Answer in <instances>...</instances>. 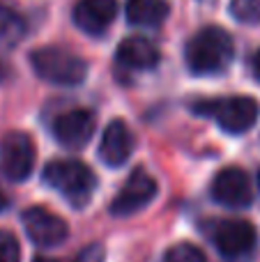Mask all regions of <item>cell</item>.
Segmentation results:
<instances>
[{"label": "cell", "mask_w": 260, "mask_h": 262, "mask_svg": "<svg viewBox=\"0 0 260 262\" xmlns=\"http://www.w3.org/2000/svg\"><path fill=\"white\" fill-rule=\"evenodd\" d=\"M235 55L233 37L224 30V28H203L201 32L191 37L187 44L184 58H187V67L196 76H212V74H221L228 69Z\"/></svg>", "instance_id": "cell-1"}, {"label": "cell", "mask_w": 260, "mask_h": 262, "mask_svg": "<svg viewBox=\"0 0 260 262\" xmlns=\"http://www.w3.org/2000/svg\"><path fill=\"white\" fill-rule=\"evenodd\" d=\"M44 182L58 193H62L74 207H83L97 186L95 172L78 159H58L46 163Z\"/></svg>", "instance_id": "cell-2"}, {"label": "cell", "mask_w": 260, "mask_h": 262, "mask_svg": "<svg viewBox=\"0 0 260 262\" xmlns=\"http://www.w3.org/2000/svg\"><path fill=\"white\" fill-rule=\"evenodd\" d=\"M35 74L53 85H81L88 76V64L76 53L60 46H44L30 53Z\"/></svg>", "instance_id": "cell-3"}, {"label": "cell", "mask_w": 260, "mask_h": 262, "mask_svg": "<svg viewBox=\"0 0 260 262\" xmlns=\"http://www.w3.org/2000/svg\"><path fill=\"white\" fill-rule=\"evenodd\" d=\"M196 113L210 115L216 120L228 134H244L256 124L260 115V106L253 97H226V99H212L193 106Z\"/></svg>", "instance_id": "cell-4"}, {"label": "cell", "mask_w": 260, "mask_h": 262, "mask_svg": "<svg viewBox=\"0 0 260 262\" xmlns=\"http://www.w3.org/2000/svg\"><path fill=\"white\" fill-rule=\"evenodd\" d=\"M35 168V145L30 136L12 131L0 143V170L9 182H26Z\"/></svg>", "instance_id": "cell-5"}, {"label": "cell", "mask_w": 260, "mask_h": 262, "mask_svg": "<svg viewBox=\"0 0 260 262\" xmlns=\"http://www.w3.org/2000/svg\"><path fill=\"white\" fill-rule=\"evenodd\" d=\"M157 195V182L145 168H136L129 175V180L122 184L118 195L111 203V214L113 216H132V214L141 212L143 207L155 200Z\"/></svg>", "instance_id": "cell-6"}, {"label": "cell", "mask_w": 260, "mask_h": 262, "mask_svg": "<svg viewBox=\"0 0 260 262\" xmlns=\"http://www.w3.org/2000/svg\"><path fill=\"white\" fill-rule=\"evenodd\" d=\"M256 228L249 221L242 219H230V221H219L212 232V242H214L216 251L224 258L237 260L249 255L256 249Z\"/></svg>", "instance_id": "cell-7"}, {"label": "cell", "mask_w": 260, "mask_h": 262, "mask_svg": "<svg viewBox=\"0 0 260 262\" xmlns=\"http://www.w3.org/2000/svg\"><path fill=\"white\" fill-rule=\"evenodd\" d=\"M212 198L230 209L249 207L253 200V189L249 175L237 166L224 168L212 180Z\"/></svg>", "instance_id": "cell-8"}, {"label": "cell", "mask_w": 260, "mask_h": 262, "mask_svg": "<svg viewBox=\"0 0 260 262\" xmlns=\"http://www.w3.org/2000/svg\"><path fill=\"white\" fill-rule=\"evenodd\" d=\"M26 235L35 242L37 246H58L67 239L69 228L60 216L44 207H30L21 216Z\"/></svg>", "instance_id": "cell-9"}, {"label": "cell", "mask_w": 260, "mask_h": 262, "mask_svg": "<svg viewBox=\"0 0 260 262\" xmlns=\"http://www.w3.org/2000/svg\"><path fill=\"white\" fill-rule=\"evenodd\" d=\"M53 134L64 147L78 149L90 143L92 134H95V115L85 108L67 111L55 120Z\"/></svg>", "instance_id": "cell-10"}, {"label": "cell", "mask_w": 260, "mask_h": 262, "mask_svg": "<svg viewBox=\"0 0 260 262\" xmlns=\"http://www.w3.org/2000/svg\"><path fill=\"white\" fill-rule=\"evenodd\" d=\"M118 14L115 0H81L74 7V23L88 35H99L113 23Z\"/></svg>", "instance_id": "cell-11"}, {"label": "cell", "mask_w": 260, "mask_h": 262, "mask_svg": "<svg viewBox=\"0 0 260 262\" xmlns=\"http://www.w3.org/2000/svg\"><path fill=\"white\" fill-rule=\"evenodd\" d=\"M134 152V136L122 120H113L106 127L99 143V157L106 166H122Z\"/></svg>", "instance_id": "cell-12"}, {"label": "cell", "mask_w": 260, "mask_h": 262, "mask_svg": "<svg viewBox=\"0 0 260 262\" xmlns=\"http://www.w3.org/2000/svg\"><path fill=\"white\" fill-rule=\"evenodd\" d=\"M115 58L127 69H155L159 64V51L143 37H129L118 46Z\"/></svg>", "instance_id": "cell-13"}, {"label": "cell", "mask_w": 260, "mask_h": 262, "mask_svg": "<svg viewBox=\"0 0 260 262\" xmlns=\"http://www.w3.org/2000/svg\"><path fill=\"white\" fill-rule=\"evenodd\" d=\"M168 16V5L164 0H129L127 18L141 28H155Z\"/></svg>", "instance_id": "cell-14"}, {"label": "cell", "mask_w": 260, "mask_h": 262, "mask_svg": "<svg viewBox=\"0 0 260 262\" xmlns=\"http://www.w3.org/2000/svg\"><path fill=\"white\" fill-rule=\"evenodd\" d=\"M23 32H26L23 18L9 7L0 5V49H12L14 44H18Z\"/></svg>", "instance_id": "cell-15"}, {"label": "cell", "mask_w": 260, "mask_h": 262, "mask_svg": "<svg viewBox=\"0 0 260 262\" xmlns=\"http://www.w3.org/2000/svg\"><path fill=\"white\" fill-rule=\"evenodd\" d=\"M230 14L240 23H260V0H233Z\"/></svg>", "instance_id": "cell-16"}, {"label": "cell", "mask_w": 260, "mask_h": 262, "mask_svg": "<svg viewBox=\"0 0 260 262\" xmlns=\"http://www.w3.org/2000/svg\"><path fill=\"white\" fill-rule=\"evenodd\" d=\"M164 262H207L201 249H196L193 244H178L166 253Z\"/></svg>", "instance_id": "cell-17"}, {"label": "cell", "mask_w": 260, "mask_h": 262, "mask_svg": "<svg viewBox=\"0 0 260 262\" xmlns=\"http://www.w3.org/2000/svg\"><path fill=\"white\" fill-rule=\"evenodd\" d=\"M0 262H21L18 242L7 230H0Z\"/></svg>", "instance_id": "cell-18"}, {"label": "cell", "mask_w": 260, "mask_h": 262, "mask_svg": "<svg viewBox=\"0 0 260 262\" xmlns=\"http://www.w3.org/2000/svg\"><path fill=\"white\" fill-rule=\"evenodd\" d=\"M106 253H104V246L99 244H90L81 251V253L74 258V262H104Z\"/></svg>", "instance_id": "cell-19"}, {"label": "cell", "mask_w": 260, "mask_h": 262, "mask_svg": "<svg viewBox=\"0 0 260 262\" xmlns=\"http://www.w3.org/2000/svg\"><path fill=\"white\" fill-rule=\"evenodd\" d=\"M253 76H256L258 78V81H260V51H258V53L256 55H253Z\"/></svg>", "instance_id": "cell-20"}, {"label": "cell", "mask_w": 260, "mask_h": 262, "mask_svg": "<svg viewBox=\"0 0 260 262\" xmlns=\"http://www.w3.org/2000/svg\"><path fill=\"white\" fill-rule=\"evenodd\" d=\"M7 203H9V200H7V195H5V191L0 189V212H3V209L7 207Z\"/></svg>", "instance_id": "cell-21"}, {"label": "cell", "mask_w": 260, "mask_h": 262, "mask_svg": "<svg viewBox=\"0 0 260 262\" xmlns=\"http://www.w3.org/2000/svg\"><path fill=\"white\" fill-rule=\"evenodd\" d=\"M35 262H55V260H51V258H37Z\"/></svg>", "instance_id": "cell-22"}, {"label": "cell", "mask_w": 260, "mask_h": 262, "mask_svg": "<svg viewBox=\"0 0 260 262\" xmlns=\"http://www.w3.org/2000/svg\"><path fill=\"white\" fill-rule=\"evenodd\" d=\"M258 186H260V175H258Z\"/></svg>", "instance_id": "cell-23"}, {"label": "cell", "mask_w": 260, "mask_h": 262, "mask_svg": "<svg viewBox=\"0 0 260 262\" xmlns=\"http://www.w3.org/2000/svg\"><path fill=\"white\" fill-rule=\"evenodd\" d=\"M0 76H3V69H0Z\"/></svg>", "instance_id": "cell-24"}]
</instances>
